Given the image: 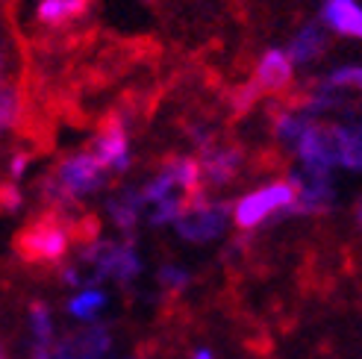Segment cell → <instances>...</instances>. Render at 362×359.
Masks as SVG:
<instances>
[{
  "label": "cell",
  "instance_id": "9a60e30c",
  "mask_svg": "<svg viewBox=\"0 0 362 359\" xmlns=\"http://www.w3.org/2000/svg\"><path fill=\"white\" fill-rule=\"evenodd\" d=\"M192 359H212V351L201 348V351H194V353H192Z\"/></svg>",
  "mask_w": 362,
  "mask_h": 359
},
{
  "label": "cell",
  "instance_id": "7c38bea8",
  "mask_svg": "<svg viewBox=\"0 0 362 359\" xmlns=\"http://www.w3.org/2000/svg\"><path fill=\"white\" fill-rule=\"evenodd\" d=\"M4 106H0V115H4V127H12V124L18 121V115H21V100H18V92L15 88H4Z\"/></svg>",
  "mask_w": 362,
  "mask_h": 359
},
{
  "label": "cell",
  "instance_id": "4fadbf2b",
  "mask_svg": "<svg viewBox=\"0 0 362 359\" xmlns=\"http://www.w3.org/2000/svg\"><path fill=\"white\" fill-rule=\"evenodd\" d=\"M27 163H30V156H27V153H15V156L9 159V174H12V180L24 177V171H27Z\"/></svg>",
  "mask_w": 362,
  "mask_h": 359
},
{
  "label": "cell",
  "instance_id": "30bf717a",
  "mask_svg": "<svg viewBox=\"0 0 362 359\" xmlns=\"http://www.w3.org/2000/svg\"><path fill=\"white\" fill-rule=\"evenodd\" d=\"M103 307H106V295L100 289H86V292H77L74 298L68 300V315H74L80 321H88V318H95Z\"/></svg>",
  "mask_w": 362,
  "mask_h": 359
},
{
  "label": "cell",
  "instance_id": "8fae6325",
  "mask_svg": "<svg viewBox=\"0 0 362 359\" xmlns=\"http://www.w3.org/2000/svg\"><path fill=\"white\" fill-rule=\"evenodd\" d=\"M236 163H239V156L233 153V151H215L209 156V163H206V177L212 180V183H227V180L233 177V171H236Z\"/></svg>",
  "mask_w": 362,
  "mask_h": 359
},
{
  "label": "cell",
  "instance_id": "8992f818",
  "mask_svg": "<svg viewBox=\"0 0 362 359\" xmlns=\"http://www.w3.org/2000/svg\"><path fill=\"white\" fill-rule=\"evenodd\" d=\"M86 12H88V0H35L33 21L47 30H59L80 21Z\"/></svg>",
  "mask_w": 362,
  "mask_h": 359
},
{
  "label": "cell",
  "instance_id": "ba28073f",
  "mask_svg": "<svg viewBox=\"0 0 362 359\" xmlns=\"http://www.w3.org/2000/svg\"><path fill=\"white\" fill-rule=\"evenodd\" d=\"M65 245H68V236L57 224L35 227L30 233V254L35 259H59L65 254Z\"/></svg>",
  "mask_w": 362,
  "mask_h": 359
},
{
  "label": "cell",
  "instance_id": "3957f363",
  "mask_svg": "<svg viewBox=\"0 0 362 359\" xmlns=\"http://www.w3.org/2000/svg\"><path fill=\"white\" fill-rule=\"evenodd\" d=\"M318 21L330 35L362 42V0H324Z\"/></svg>",
  "mask_w": 362,
  "mask_h": 359
},
{
  "label": "cell",
  "instance_id": "277c9868",
  "mask_svg": "<svg viewBox=\"0 0 362 359\" xmlns=\"http://www.w3.org/2000/svg\"><path fill=\"white\" fill-rule=\"evenodd\" d=\"M295 59L288 57L286 47H268L262 57L257 59V71H253V80L262 92H286L295 80Z\"/></svg>",
  "mask_w": 362,
  "mask_h": 359
},
{
  "label": "cell",
  "instance_id": "7a4b0ae2",
  "mask_svg": "<svg viewBox=\"0 0 362 359\" xmlns=\"http://www.w3.org/2000/svg\"><path fill=\"white\" fill-rule=\"evenodd\" d=\"M103 174H106V168L100 165V159L92 151H86V153L68 156L65 163L57 168V183L65 194L83 197V194L95 192L103 183Z\"/></svg>",
  "mask_w": 362,
  "mask_h": 359
},
{
  "label": "cell",
  "instance_id": "5bb4252c",
  "mask_svg": "<svg viewBox=\"0 0 362 359\" xmlns=\"http://www.w3.org/2000/svg\"><path fill=\"white\" fill-rule=\"evenodd\" d=\"M18 204H21V194H18L15 189L6 192V209H18Z\"/></svg>",
  "mask_w": 362,
  "mask_h": 359
},
{
  "label": "cell",
  "instance_id": "6da1fadb",
  "mask_svg": "<svg viewBox=\"0 0 362 359\" xmlns=\"http://www.w3.org/2000/svg\"><path fill=\"white\" fill-rule=\"evenodd\" d=\"M298 206V186L295 183H268L257 192H250L245 197H239L236 206H233V221L242 230H250L262 224L271 215H277L283 209Z\"/></svg>",
  "mask_w": 362,
  "mask_h": 359
},
{
  "label": "cell",
  "instance_id": "52a82bcc",
  "mask_svg": "<svg viewBox=\"0 0 362 359\" xmlns=\"http://www.w3.org/2000/svg\"><path fill=\"white\" fill-rule=\"evenodd\" d=\"M327 30H324L321 21H313V24H303L298 27V33L292 35V42H288V57L295 59L298 68H306L313 65L315 59H321V53L327 50Z\"/></svg>",
  "mask_w": 362,
  "mask_h": 359
},
{
  "label": "cell",
  "instance_id": "9c48e42d",
  "mask_svg": "<svg viewBox=\"0 0 362 359\" xmlns=\"http://www.w3.org/2000/svg\"><path fill=\"white\" fill-rule=\"evenodd\" d=\"M324 86L330 92H362V62H351V65H339L333 68Z\"/></svg>",
  "mask_w": 362,
  "mask_h": 359
},
{
  "label": "cell",
  "instance_id": "5b68a950",
  "mask_svg": "<svg viewBox=\"0 0 362 359\" xmlns=\"http://www.w3.org/2000/svg\"><path fill=\"white\" fill-rule=\"evenodd\" d=\"M92 153L100 159V165L106 171H127L130 165V139H127V130L118 127V124H110L92 145Z\"/></svg>",
  "mask_w": 362,
  "mask_h": 359
}]
</instances>
